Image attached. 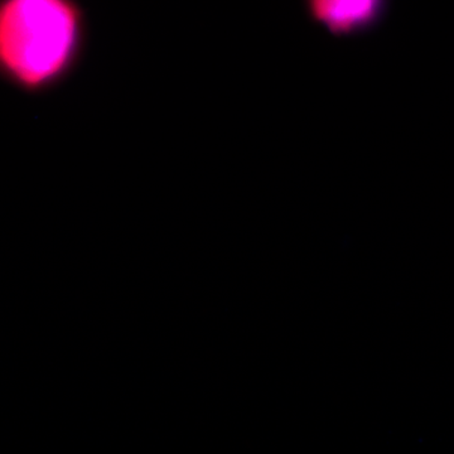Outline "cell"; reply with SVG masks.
<instances>
[{
	"label": "cell",
	"mask_w": 454,
	"mask_h": 454,
	"mask_svg": "<svg viewBox=\"0 0 454 454\" xmlns=\"http://www.w3.org/2000/svg\"><path fill=\"white\" fill-rule=\"evenodd\" d=\"M74 0H0V80L41 95L67 79L85 47Z\"/></svg>",
	"instance_id": "obj_1"
},
{
	"label": "cell",
	"mask_w": 454,
	"mask_h": 454,
	"mask_svg": "<svg viewBox=\"0 0 454 454\" xmlns=\"http://www.w3.org/2000/svg\"><path fill=\"white\" fill-rule=\"evenodd\" d=\"M310 20L337 37H351L380 25L389 0H306Z\"/></svg>",
	"instance_id": "obj_2"
}]
</instances>
